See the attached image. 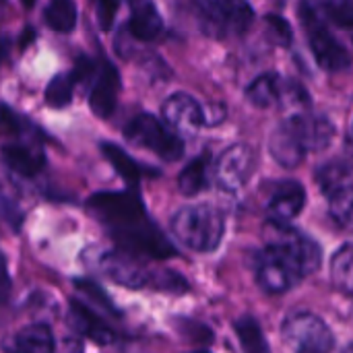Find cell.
I'll list each match as a JSON object with an SVG mask.
<instances>
[{
  "label": "cell",
  "mask_w": 353,
  "mask_h": 353,
  "mask_svg": "<svg viewBox=\"0 0 353 353\" xmlns=\"http://www.w3.org/2000/svg\"><path fill=\"white\" fill-rule=\"evenodd\" d=\"M21 4H23L25 8H33V6H35V0H21Z\"/></svg>",
  "instance_id": "obj_38"
},
{
  "label": "cell",
  "mask_w": 353,
  "mask_h": 353,
  "mask_svg": "<svg viewBox=\"0 0 353 353\" xmlns=\"http://www.w3.org/2000/svg\"><path fill=\"white\" fill-rule=\"evenodd\" d=\"M174 236L194 252H213L219 248L225 234L223 213L209 205H190L172 217Z\"/></svg>",
  "instance_id": "obj_2"
},
{
  "label": "cell",
  "mask_w": 353,
  "mask_h": 353,
  "mask_svg": "<svg viewBox=\"0 0 353 353\" xmlns=\"http://www.w3.org/2000/svg\"><path fill=\"white\" fill-rule=\"evenodd\" d=\"M4 2H6V0H0V6H4Z\"/></svg>",
  "instance_id": "obj_39"
},
{
  "label": "cell",
  "mask_w": 353,
  "mask_h": 353,
  "mask_svg": "<svg viewBox=\"0 0 353 353\" xmlns=\"http://www.w3.org/2000/svg\"><path fill=\"white\" fill-rule=\"evenodd\" d=\"M72 85H74V79L68 74L60 72V74L52 77V81L46 87V103L56 110L66 108L72 99Z\"/></svg>",
  "instance_id": "obj_27"
},
{
  "label": "cell",
  "mask_w": 353,
  "mask_h": 353,
  "mask_svg": "<svg viewBox=\"0 0 353 353\" xmlns=\"http://www.w3.org/2000/svg\"><path fill=\"white\" fill-rule=\"evenodd\" d=\"M161 114L165 124L178 134H192L201 126L209 124L203 105L188 93L170 95L161 105Z\"/></svg>",
  "instance_id": "obj_10"
},
{
  "label": "cell",
  "mask_w": 353,
  "mask_h": 353,
  "mask_svg": "<svg viewBox=\"0 0 353 353\" xmlns=\"http://www.w3.org/2000/svg\"><path fill=\"white\" fill-rule=\"evenodd\" d=\"M285 83H288V79L279 77L277 72H265V74L256 77V79L248 85L246 97H248V101H252L256 108L281 105L283 91H285Z\"/></svg>",
  "instance_id": "obj_18"
},
{
  "label": "cell",
  "mask_w": 353,
  "mask_h": 353,
  "mask_svg": "<svg viewBox=\"0 0 353 353\" xmlns=\"http://www.w3.org/2000/svg\"><path fill=\"white\" fill-rule=\"evenodd\" d=\"M331 275L341 292L353 296V244H345L335 252L331 261Z\"/></svg>",
  "instance_id": "obj_24"
},
{
  "label": "cell",
  "mask_w": 353,
  "mask_h": 353,
  "mask_svg": "<svg viewBox=\"0 0 353 353\" xmlns=\"http://www.w3.org/2000/svg\"><path fill=\"white\" fill-rule=\"evenodd\" d=\"M283 337L298 352L323 353L333 350V333L323 319L310 312H300L283 323Z\"/></svg>",
  "instance_id": "obj_7"
},
{
  "label": "cell",
  "mask_w": 353,
  "mask_h": 353,
  "mask_svg": "<svg viewBox=\"0 0 353 353\" xmlns=\"http://www.w3.org/2000/svg\"><path fill=\"white\" fill-rule=\"evenodd\" d=\"M10 288H12V281L8 275V267H6L4 254L0 252V306L6 304V300L10 296Z\"/></svg>",
  "instance_id": "obj_35"
},
{
  "label": "cell",
  "mask_w": 353,
  "mask_h": 353,
  "mask_svg": "<svg viewBox=\"0 0 353 353\" xmlns=\"http://www.w3.org/2000/svg\"><path fill=\"white\" fill-rule=\"evenodd\" d=\"M103 273L114 279L116 283L130 288V290H141L145 285H153L157 281L159 271H151L147 265H143L137 254L120 250V252H105L99 261Z\"/></svg>",
  "instance_id": "obj_8"
},
{
  "label": "cell",
  "mask_w": 353,
  "mask_h": 353,
  "mask_svg": "<svg viewBox=\"0 0 353 353\" xmlns=\"http://www.w3.org/2000/svg\"><path fill=\"white\" fill-rule=\"evenodd\" d=\"M114 242L132 254H147L153 259H170L176 256V248L174 244L161 234V230L149 221V217L134 221L130 225H120V228H112L110 230Z\"/></svg>",
  "instance_id": "obj_5"
},
{
  "label": "cell",
  "mask_w": 353,
  "mask_h": 353,
  "mask_svg": "<svg viewBox=\"0 0 353 353\" xmlns=\"http://www.w3.org/2000/svg\"><path fill=\"white\" fill-rule=\"evenodd\" d=\"M0 209H2V217L6 219V223H8L12 230H19V228H21V213L17 211V207H14L8 199L0 196Z\"/></svg>",
  "instance_id": "obj_34"
},
{
  "label": "cell",
  "mask_w": 353,
  "mask_h": 353,
  "mask_svg": "<svg viewBox=\"0 0 353 353\" xmlns=\"http://www.w3.org/2000/svg\"><path fill=\"white\" fill-rule=\"evenodd\" d=\"M33 37H35V29H33L31 25H29V27H25V29H23V33L19 35V48H21V50H25L29 43H33Z\"/></svg>",
  "instance_id": "obj_36"
},
{
  "label": "cell",
  "mask_w": 353,
  "mask_h": 353,
  "mask_svg": "<svg viewBox=\"0 0 353 353\" xmlns=\"http://www.w3.org/2000/svg\"><path fill=\"white\" fill-rule=\"evenodd\" d=\"M350 176H352V168L350 165H345L343 161H331V163H327L325 168L319 170L316 180H319L321 188L329 196H333L337 190L347 186V178Z\"/></svg>",
  "instance_id": "obj_25"
},
{
  "label": "cell",
  "mask_w": 353,
  "mask_h": 353,
  "mask_svg": "<svg viewBox=\"0 0 353 353\" xmlns=\"http://www.w3.org/2000/svg\"><path fill=\"white\" fill-rule=\"evenodd\" d=\"M110 2H116V4H118V2H120V0H110Z\"/></svg>",
  "instance_id": "obj_40"
},
{
  "label": "cell",
  "mask_w": 353,
  "mask_h": 353,
  "mask_svg": "<svg viewBox=\"0 0 353 353\" xmlns=\"http://www.w3.org/2000/svg\"><path fill=\"white\" fill-rule=\"evenodd\" d=\"M87 211L110 228L130 225L147 217L145 205L134 190L126 192H97L89 196Z\"/></svg>",
  "instance_id": "obj_6"
},
{
  "label": "cell",
  "mask_w": 353,
  "mask_h": 353,
  "mask_svg": "<svg viewBox=\"0 0 353 353\" xmlns=\"http://www.w3.org/2000/svg\"><path fill=\"white\" fill-rule=\"evenodd\" d=\"M300 141L304 143L306 151H323L333 143L335 126L327 116L310 114V112H296L290 116Z\"/></svg>",
  "instance_id": "obj_13"
},
{
  "label": "cell",
  "mask_w": 353,
  "mask_h": 353,
  "mask_svg": "<svg viewBox=\"0 0 353 353\" xmlns=\"http://www.w3.org/2000/svg\"><path fill=\"white\" fill-rule=\"evenodd\" d=\"M25 128V120L12 112L6 103H0V134H8V137H14V134H21Z\"/></svg>",
  "instance_id": "obj_31"
},
{
  "label": "cell",
  "mask_w": 353,
  "mask_h": 353,
  "mask_svg": "<svg viewBox=\"0 0 353 353\" xmlns=\"http://www.w3.org/2000/svg\"><path fill=\"white\" fill-rule=\"evenodd\" d=\"M252 165H254V151L244 143H236L228 147L217 159L213 172L215 182L225 192H238L250 178Z\"/></svg>",
  "instance_id": "obj_9"
},
{
  "label": "cell",
  "mask_w": 353,
  "mask_h": 353,
  "mask_svg": "<svg viewBox=\"0 0 353 353\" xmlns=\"http://www.w3.org/2000/svg\"><path fill=\"white\" fill-rule=\"evenodd\" d=\"M331 217L353 234V186L347 184L331 196Z\"/></svg>",
  "instance_id": "obj_26"
},
{
  "label": "cell",
  "mask_w": 353,
  "mask_h": 353,
  "mask_svg": "<svg viewBox=\"0 0 353 353\" xmlns=\"http://www.w3.org/2000/svg\"><path fill=\"white\" fill-rule=\"evenodd\" d=\"M269 230L267 246L254 259L256 281L267 294H283L321 267L323 250L290 223L271 221Z\"/></svg>",
  "instance_id": "obj_1"
},
{
  "label": "cell",
  "mask_w": 353,
  "mask_h": 353,
  "mask_svg": "<svg viewBox=\"0 0 353 353\" xmlns=\"http://www.w3.org/2000/svg\"><path fill=\"white\" fill-rule=\"evenodd\" d=\"M236 333H238L244 350H248V352H267L269 350V345H267V341L263 337V331H261L256 319H252V316L240 319L236 323Z\"/></svg>",
  "instance_id": "obj_28"
},
{
  "label": "cell",
  "mask_w": 353,
  "mask_h": 353,
  "mask_svg": "<svg viewBox=\"0 0 353 353\" xmlns=\"http://www.w3.org/2000/svg\"><path fill=\"white\" fill-rule=\"evenodd\" d=\"M207 4V21L215 27L217 33H244L252 21L254 10L246 0H205Z\"/></svg>",
  "instance_id": "obj_11"
},
{
  "label": "cell",
  "mask_w": 353,
  "mask_h": 353,
  "mask_svg": "<svg viewBox=\"0 0 353 353\" xmlns=\"http://www.w3.org/2000/svg\"><path fill=\"white\" fill-rule=\"evenodd\" d=\"M267 25L273 31V37L281 46H290V41H292V29H290V25L281 17H275V14L273 17H267Z\"/></svg>",
  "instance_id": "obj_33"
},
{
  "label": "cell",
  "mask_w": 353,
  "mask_h": 353,
  "mask_svg": "<svg viewBox=\"0 0 353 353\" xmlns=\"http://www.w3.org/2000/svg\"><path fill=\"white\" fill-rule=\"evenodd\" d=\"M327 17L339 27H353V0H325Z\"/></svg>",
  "instance_id": "obj_29"
},
{
  "label": "cell",
  "mask_w": 353,
  "mask_h": 353,
  "mask_svg": "<svg viewBox=\"0 0 353 353\" xmlns=\"http://www.w3.org/2000/svg\"><path fill=\"white\" fill-rule=\"evenodd\" d=\"M300 17H302V25L306 29L308 43L312 48L316 62L329 72L347 70L352 66V56L347 48L341 41H337V37L329 31L323 19L314 12V8L310 4H302Z\"/></svg>",
  "instance_id": "obj_4"
},
{
  "label": "cell",
  "mask_w": 353,
  "mask_h": 353,
  "mask_svg": "<svg viewBox=\"0 0 353 353\" xmlns=\"http://www.w3.org/2000/svg\"><path fill=\"white\" fill-rule=\"evenodd\" d=\"M99 147H101L103 157H105V159L110 161V165L118 172V176H120L130 188H134V186L139 184L141 176H143L141 165H139L124 149H120V147L114 145V143H101Z\"/></svg>",
  "instance_id": "obj_22"
},
{
  "label": "cell",
  "mask_w": 353,
  "mask_h": 353,
  "mask_svg": "<svg viewBox=\"0 0 353 353\" xmlns=\"http://www.w3.org/2000/svg\"><path fill=\"white\" fill-rule=\"evenodd\" d=\"M118 93H120V72L112 62H103L89 93L91 112L99 118H110L116 110Z\"/></svg>",
  "instance_id": "obj_12"
},
{
  "label": "cell",
  "mask_w": 353,
  "mask_h": 353,
  "mask_svg": "<svg viewBox=\"0 0 353 353\" xmlns=\"http://www.w3.org/2000/svg\"><path fill=\"white\" fill-rule=\"evenodd\" d=\"M211 174H213V165H211V153H201L196 159H192L180 174L178 178V186L180 192L186 196L199 194L201 190H205L211 182Z\"/></svg>",
  "instance_id": "obj_20"
},
{
  "label": "cell",
  "mask_w": 353,
  "mask_h": 353,
  "mask_svg": "<svg viewBox=\"0 0 353 353\" xmlns=\"http://www.w3.org/2000/svg\"><path fill=\"white\" fill-rule=\"evenodd\" d=\"M0 157L12 172L21 174L25 178L37 176L46 165V157L41 153L31 151L23 145H2Z\"/></svg>",
  "instance_id": "obj_19"
},
{
  "label": "cell",
  "mask_w": 353,
  "mask_h": 353,
  "mask_svg": "<svg viewBox=\"0 0 353 353\" xmlns=\"http://www.w3.org/2000/svg\"><path fill=\"white\" fill-rule=\"evenodd\" d=\"M12 350L27 353L54 352V337L48 325H31L12 337Z\"/></svg>",
  "instance_id": "obj_21"
},
{
  "label": "cell",
  "mask_w": 353,
  "mask_h": 353,
  "mask_svg": "<svg viewBox=\"0 0 353 353\" xmlns=\"http://www.w3.org/2000/svg\"><path fill=\"white\" fill-rule=\"evenodd\" d=\"M124 137L141 145L153 153H157L165 161H176L184 153V143L176 130H172L168 124L159 122L151 114H139L124 126Z\"/></svg>",
  "instance_id": "obj_3"
},
{
  "label": "cell",
  "mask_w": 353,
  "mask_h": 353,
  "mask_svg": "<svg viewBox=\"0 0 353 353\" xmlns=\"http://www.w3.org/2000/svg\"><path fill=\"white\" fill-rule=\"evenodd\" d=\"M306 205V190L300 182H281L269 199V215L275 223H290Z\"/></svg>",
  "instance_id": "obj_15"
},
{
  "label": "cell",
  "mask_w": 353,
  "mask_h": 353,
  "mask_svg": "<svg viewBox=\"0 0 353 353\" xmlns=\"http://www.w3.org/2000/svg\"><path fill=\"white\" fill-rule=\"evenodd\" d=\"M93 72H95V62L87 54H79L77 60H74L72 74H70L74 79V83H87Z\"/></svg>",
  "instance_id": "obj_32"
},
{
  "label": "cell",
  "mask_w": 353,
  "mask_h": 353,
  "mask_svg": "<svg viewBox=\"0 0 353 353\" xmlns=\"http://www.w3.org/2000/svg\"><path fill=\"white\" fill-rule=\"evenodd\" d=\"M43 19L50 29L68 33L77 25V6L72 0H52L43 10Z\"/></svg>",
  "instance_id": "obj_23"
},
{
  "label": "cell",
  "mask_w": 353,
  "mask_h": 353,
  "mask_svg": "<svg viewBox=\"0 0 353 353\" xmlns=\"http://www.w3.org/2000/svg\"><path fill=\"white\" fill-rule=\"evenodd\" d=\"M6 54H8V46H6V41L0 37V66H2V62L6 60Z\"/></svg>",
  "instance_id": "obj_37"
},
{
  "label": "cell",
  "mask_w": 353,
  "mask_h": 353,
  "mask_svg": "<svg viewBox=\"0 0 353 353\" xmlns=\"http://www.w3.org/2000/svg\"><path fill=\"white\" fill-rule=\"evenodd\" d=\"M269 149L275 157V161L283 168H298L306 157V147L300 141L292 120H283L269 139Z\"/></svg>",
  "instance_id": "obj_14"
},
{
  "label": "cell",
  "mask_w": 353,
  "mask_h": 353,
  "mask_svg": "<svg viewBox=\"0 0 353 353\" xmlns=\"http://www.w3.org/2000/svg\"><path fill=\"white\" fill-rule=\"evenodd\" d=\"M128 31L141 41H153L163 31V19L151 0H130Z\"/></svg>",
  "instance_id": "obj_17"
},
{
  "label": "cell",
  "mask_w": 353,
  "mask_h": 353,
  "mask_svg": "<svg viewBox=\"0 0 353 353\" xmlns=\"http://www.w3.org/2000/svg\"><path fill=\"white\" fill-rule=\"evenodd\" d=\"M68 325H70L77 333H81V335L93 339L97 345H112V343L116 341V333H114L105 323H101V321L95 316V312H93L91 308H87V306H85L83 302H79V300H70Z\"/></svg>",
  "instance_id": "obj_16"
},
{
  "label": "cell",
  "mask_w": 353,
  "mask_h": 353,
  "mask_svg": "<svg viewBox=\"0 0 353 353\" xmlns=\"http://www.w3.org/2000/svg\"><path fill=\"white\" fill-rule=\"evenodd\" d=\"M352 143H353V128H352Z\"/></svg>",
  "instance_id": "obj_41"
},
{
  "label": "cell",
  "mask_w": 353,
  "mask_h": 353,
  "mask_svg": "<svg viewBox=\"0 0 353 353\" xmlns=\"http://www.w3.org/2000/svg\"><path fill=\"white\" fill-rule=\"evenodd\" d=\"M74 285H77V290L81 292V294H85L91 302H95V304H99L103 310H108L110 314H118L116 312V308L112 306V300L108 298V294L95 283V281H89V279H77L74 281Z\"/></svg>",
  "instance_id": "obj_30"
}]
</instances>
